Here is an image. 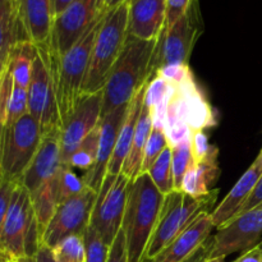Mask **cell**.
Masks as SVG:
<instances>
[{
  "mask_svg": "<svg viewBox=\"0 0 262 262\" xmlns=\"http://www.w3.org/2000/svg\"><path fill=\"white\" fill-rule=\"evenodd\" d=\"M73 2L74 0H51V4H53L54 19H55V17H58L60 13H63L64 10H66Z\"/></svg>",
  "mask_w": 262,
  "mask_h": 262,
  "instance_id": "cell-45",
  "label": "cell"
},
{
  "mask_svg": "<svg viewBox=\"0 0 262 262\" xmlns=\"http://www.w3.org/2000/svg\"><path fill=\"white\" fill-rule=\"evenodd\" d=\"M165 20L166 0H132L128 35L143 41L158 40Z\"/></svg>",
  "mask_w": 262,
  "mask_h": 262,
  "instance_id": "cell-20",
  "label": "cell"
},
{
  "mask_svg": "<svg viewBox=\"0 0 262 262\" xmlns=\"http://www.w3.org/2000/svg\"><path fill=\"white\" fill-rule=\"evenodd\" d=\"M127 2H132V0H105L104 9H102V12H107V10L113 9V8L118 7V5L123 4V3H127Z\"/></svg>",
  "mask_w": 262,
  "mask_h": 262,
  "instance_id": "cell-46",
  "label": "cell"
},
{
  "mask_svg": "<svg viewBox=\"0 0 262 262\" xmlns=\"http://www.w3.org/2000/svg\"><path fill=\"white\" fill-rule=\"evenodd\" d=\"M102 14L99 0H74L63 13L55 17L49 41V51L56 60L91 28Z\"/></svg>",
  "mask_w": 262,
  "mask_h": 262,
  "instance_id": "cell-12",
  "label": "cell"
},
{
  "mask_svg": "<svg viewBox=\"0 0 262 262\" xmlns=\"http://www.w3.org/2000/svg\"><path fill=\"white\" fill-rule=\"evenodd\" d=\"M36 51H37V46L33 45L30 41H20L13 48L9 60H8L13 84L28 89Z\"/></svg>",
  "mask_w": 262,
  "mask_h": 262,
  "instance_id": "cell-25",
  "label": "cell"
},
{
  "mask_svg": "<svg viewBox=\"0 0 262 262\" xmlns=\"http://www.w3.org/2000/svg\"><path fill=\"white\" fill-rule=\"evenodd\" d=\"M205 262H225V258L222 257H215V258H207Z\"/></svg>",
  "mask_w": 262,
  "mask_h": 262,
  "instance_id": "cell-50",
  "label": "cell"
},
{
  "mask_svg": "<svg viewBox=\"0 0 262 262\" xmlns=\"http://www.w3.org/2000/svg\"><path fill=\"white\" fill-rule=\"evenodd\" d=\"M261 204H262V174H261L260 179H258L257 184H256L255 189H253L252 194H251L250 199H248V201L245 204V206H243L242 211L239 212V215L243 214V212L248 211V210L255 209L256 206H258V205H261Z\"/></svg>",
  "mask_w": 262,
  "mask_h": 262,
  "instance_id": "cell-41",
  "label": "cell"
},
{
  "mask_svg": "<svg viewBox=\"0 0 262 262\" xmlns=\"http://www.w3.org/2000/svg\"><path fill=\"white\" fill-rule=\"evenodd\" d=\"M102 15L104 12L91 28L79 38L78 42L69 49L59 60L54 59L50 54L61 128L74 112L82 96V86L86 78L92 48Z\"/></svg>",
  "mask_w": 262,
  "mask_h": 262,
  "instance_id": "cell-4",
  "label": "cell"
},
{
  "mask_svg": "<svg viewBox=\"0 0 262 262\" xmlns=\"http://www.w3.org/2000/svg\"><path fill=\"white\" fill-rule=\"evenodd\" d=\"M193 5V0H166L165 28L171 27L183 15L188 13Z\"/></svg>",
  "mask_w": 262,
  "mask_h": 262,
  "instance_id": "cell-38",
  "label": "cell"
},
{
  "mask_svg": "<svg viewBox=\"0 0 262 262\" xmlns=\"http://www.w3.org/2000/svg\"><path fill=\"white\" fill-rule=\"evenodd\" d=\"M41 141L40 124L30 114H26L13 124L4 125L0 138V173L5 178L20 183Z\"/></svg>",
  "mask_w": 262,
  "mask_h": 262,
  "instance_id": "cell-7",
  "label": "cell"
},
{
  "mask_svg": "<svg viewBox=\"0 0 262 262\" xmlns=\"http://www.w3.org/2000/svg\"><path fill=\"white\" fill-rule=\"evenodd\" d=\"M3 127H4V122L0 120V138H2V132H3Z\"/></svg>",
  "mask_w": 262,
  "mask_h": 262,
  "instance_id": "cell-53",
  "label": "cell"
},
{
  "mask_svg": "<svg viewBox=\"0 0 262 262\" xmlns=\"http://www.w3.org/2000/svg\"><path fill=\"white\" fill-rule=\"evenodd\" d=\"M191 137V136H189ZM173 151V177H174V189L182 191V184H183L184 176L187 170L193 163L191 151V140H186L181 145L171 147Z\"/></svg>",
  "mask_w": 262,
  "mask_h": 262,
  "instance_id": "cell-30",
  "label": "cell"
},
{
  "mask_svg": "<svg viewBox=\"0 0 262 262\" xmlns=\"http://www.w3.org/2000/svg\"><path fill=\"white\" fill-rule=\"evenodd\" d=\"M152 127L154 122L152 115H151V109L143 104L142 112H141L140 118H138L135 137H133L132 148H130L129 155L125 159L124 165H123L122 171H120L130 182L135 181L141 174L143 155H145V147L148 141V137H150L151 130H152Z\"/></svg>",
  "mask_w": 262,
  "mask_h": 262,
  "instance_id": "cell-23",
  "label": "cell"
},
{
  "mask_svg": "<svg viewBox=\"0 0 262 262\" xmlns=\"http://www.w3.org/2000/svg\"><path fill=\"white\" fill-rule=\"evenodd\" d=\"M84 250H86V261L84 262H107L110 247H107L104 241L97 235V233L89 225L83 234Z\"/></svg>",
  "mask_w": 262,
  "mask_h": 262,
  "instance_id": "cell-33",
  "label": "cell"
},
{
  "mask_svg": "<svg viewBox=\"0 0 262 262\" xmlns=\"http://www.w3.org/2000/svg\"><path fill=\"white\" fill-rule=\"evenodd\" d=\"M27 91L28 114L37 120L42 136L61 129L49 45L37 46Z\"/></svg>",
  "mask_w": 262,
  "mask_h": 262,
  "instance_id": "cell-8",
  "label": "cell"
},
{
  "mask_svg": "<svg viewBox=\"0 0 262 262\" xmlns=\"http://www.w3.org/2000/svg\"><path fill=\"white\" fill-rule=\"evenodd\" d=\"M262 174V155L258 154L256 160L252 165L246 170L239 178V181L235 183V186L230 189L224 200L217 205L214 211L210 212L211 219L214 222L215 228L217 230L224 228L230 220L234 219L242 211L243 206L248 201L250 196L252 194L258 179Z\"/></svg>",
  "mask_w": 262,
  "mask_h": 262,
  "instance_id": "cell-18",
  "label": "cell"
},
{
  "mask_svg": "<svg viewBox=\"0 0 262 262\" xmlns=\"http://www.w3.org/2000/svg\"><path fill=\"white\" fill-rule=\"evenodd\" d=\"M168 146L170 145H169L168 137H166L165 128L154 125L147 143H146L141 173H147V171L150 170L151 166L154 165V163L158 160L159 156L161 155V152H163Z\"/></svg>",
  "mask_w": 262,
  "mask_h": 262,
  "instance_id": "cell-29",
  "label": "cell"
},
{
  "mask_svg": "<svg viewBox=\"0 0 262 262\" xmlns=\"http://www.w3.org/2000/svg\"><path fill=\"white\" fill-rule=\"evenodd\" d=\"M171 84H169L161 77L155 76L148 81L147 87H146V94H145V105L148 106L150 109H154L158 106L160 102H163L166 99L171 91Z\"/></svg>",
  "mask_w": 262,
  "mask_h": 262,
  "instance_id": "cell-34",
  "label": "cell"
},
{
  "mask_svg": "<svg viewBox=\"0 0 262 262\" xmlns=\"http://www.w3.org/2000/svg\"><path fill=\"white\" fill-rule=\"evenodd\" d=\"M171 165H173V151L170 146H168L147 171L154 184L158 187V189L164 196L174 191V177Z\"/></svg>",
  "mask_w": 262,
  "mask_h": 262,
  "instance_id": "cell-27",
  "label": "cell"
},
{
  "mask_svg": "<svg viewBox=\"0 0 262 262\" xmlns=\"http://www.w3.org/2000/svg\"><path fill=\"white\" fill-rule=\"evenodd\" d=\"M147 83L143 87H141L137 94L135 95V97L130 100L127 117H125L124 123H123L122 129H120L117 146H115V150L113 152L112 159H110L106 174H113V176L120 174L123 165H124L125 159L129 155V151L132 148L133 137H135L136 133V128H137L138 118H140L143 104H145V94Z\"/></svg>",
  "mask_w": 262,
  "mask_h": 262,
  "instance_id": "cell-21",
  "label": "cell"
},
{
  "mask_svg": "<svg viewBox=\"0 0 262 262\" xmlns=\"http://www.w3.org/2000/svg\"><path fill=\"white\" fill-rule=\"evenodd\" d=\"M107 262H128L127 242H125V234L123 229H120L113 245L110 246Z\"/></svg>",
  "mask_w": 262,
  "mask_h": 262,
  "instance_id": "cell-40",
  "label": "cell"
},
{
  "mask_svg": "<svg viewBox=\"0 0 262 262\" xmlns=\"http://www.w3.org/2000/svg\"><path fill=\"white\" fill-rule=\"evenodd\" d=\"M217 192L219 189H214L207 196L192 197L183 191L174 189L165 194L145 258L158 257L200 214L209 211L216 201Z\"/></svg>",
  "mask_w": 262,
  "mask_h": 262,
  "instance_id": "cell-5",
  "label": "cell"
},
{
  "mask_svg": "<svg viewBox=\"0 0 262 262\" xmlns=\"http://www.w3.org/2000/svg\"><path fill=\"white\" fill-rule=\"evenodd\" d=\"M12 87L13 78L7 63V67H5L4 72H3L2 77H0V120L2 122H4L5 109H7L8 100H9L10 92H12Z\"/></svg>",
  "mask_w": 262,
  "mask_h": 262,
  "instance_id": "cell-39",
  "label": "cell"
},
{
  "mask_svg": "<svg viewBox=\"0 0 262 262\" xmlns=\"http://www.w3.org/2000/svg\"><path fill=\"white\" fill-rule=\"evenodd\" d=\"M42 245V229L36 219L27 189L18 184L0 228V251L10 257H35Z\"/></svg>",
  "mask_w": 262,
  "mask_h": 262,
  "instance_id": "cell-6",
  "label": "cell"
},
{
  "mask_svg": "<svg viewBox=\"0 0 262 262\" xmlns=\"http://www.w3.org/2000/svg\"><path fill=\"white\" fill-rule=\"evenodd\" d=\"M97 193L87 186L81 193L58 205L42 233V245L53 250L71 235H83L90 225Z\"/></svg>",
  "mask_w": 262,
  "mask_h": 262,
  "instance_id": "cell-11",
  "label": "cell"
},
{
  "mask_svg": "<svg viewBox=\"0 0 262 262\" xmlns=\"http://www.w3.org/2000/svg\"><path fill=\"white\" fill-rule=\"evenodd\" d=\"M262 235V204L230 220L212 238L210 257H222L246 252L257 245Z\"/></svg>",
  "mask_w": 262,
  "mask_h": 262,
  "instance_id": "cell-13",
  "label": "cell"
},
{
  "mask_svg": "<svg viewBox=\"0 0 262 262\" xmlns=\"http://www.w3.org/2000/svg\"><path fill=\"white\" fill-rule=\"evenodd\" d=\"M53 253L56 262H84L86 250L83 235H71L66 238L53 248Z\"/></svg>",
  "mask_w": 262,
  "mask_h": 262,
  "instance_id": "cell-28",
  "label": "cell"
},
{
  "mask_svg": "<svg viewBox=\"0 0 262 262\" xmlns=\"http://www.w3.org/2000/svg\"><path fill=\"white\" fill-rule=\"evenodd\" d=\"M189 140H191L192 158H193L194 163H201V161L206 160L211 155L212 151L216 148V146L210 145L209 138L202 129L191 130Z\"/></svg>",
  "mask_w": 262,
  "mask_h": 262,
  "instance_id": "cell-35",
  "label": "cell"
},
{
  "mask_svg": "<svg viewBox=\"0 0 262 262\" xmlns=\"http://www.w3.org/2000/svg\"><path fill=\"white\" fill-rule=\"evenodd\" d=\"M9 262H36V256L35 257H31V256H25V257H9Z\"/></svg>",
  "mask_w": 262,
  "mask_h": 262,
  "instance_id": "cell-47",
  "label": "cell"
},
{
  "mask_svg": "<svg viewBox=\"0 0 262 262\" xmlns=\"http://www.w3.org/2000/svg\"><path fill=\"white\" fill-rule=\"evenodd\" d=\"M18 184H19L18 182L10 181V179L5 178L0 173V228H2L3 223H4L5 216H7L10 202H12L13 193H14Z\"/></svg>",
  "mask_w": 262,
  "mask_h": 262,
  "instance_id": "cell-37",
  "label": "cell"
},
{
  "mask_svg": "<svg viewBox=\"0 0 262 262\" xmlns=\"http://www.w3.org/2000/svg\"><path fill=\"white\" fill-rule=\"evenodd\" d=\"M260 154H261V155H262V150H261V152H260Z\"/></svg>",
  "mask_w": 262,
  "mask_h": 262,
  "instance_id": "cell-55",
  "label": "cell"
},
{
  "mask_svg": "<svg viewBox=\"0 0 262 262\" xmlns=\"http://www.w3.org/2000/svg\"><path fill=\"white\" fill-rule=\"evenodd\" d=\"M155 76L164 78L171 86H179L183 82H186L187 79L192 78L193 73L189 69L188 64H179V66H168L158 69L152 76V78Z\"/></svg>",
  "mask_w": 262,
  "mask_h": 262,
  "instance_id": "cell-36",
  "label": "cell"
},
{
  "mask_svg": "<svg viewBox=\"0 0 262 262\" xmlns=\"http://www.w3.org/2000/svg\"><path fill=\"white\" fill-rule=\"evenodd\" d=\"M200 31V14L191 9L171 27H164L151 56L150 79L158 69L164 67L188 64Z\"/></svg>",
  "mask_w": 262,
  "mask_h": 262,
  "instance_id": "cell-10",
  "label": "cell"
},
{
  "mask_svg": "<svg viewBox=\"0 0 262 262\" xmlns=\"http://www.w3.org/2000/svg\"><path fill=\"white\" fill-rule=\"evenodd\" d=\"M36 262H56L54 257L53 250L45 245H41L38 248L37 253H36Z\"/></svg>",
  "mask_w": 262,
  "mask_h": 262,
  "instance_id": "cell-44",
  "label": "cell"
},
{
  "mask_svg": "<svg viewBox=\"0 0 262 262\" xmlns=\"http://www.w3.org/2000/svg\"><path fill=\"white\" fill-rule=\"evenodd\" d=\"M214 228L210 212L204 211L154 260L156 262H184L188 260L209 239Z\"/></svg>",
  "mask_w": 262,
  "mask_h": 262,
  "instance_id": "cell-19",
  "label": "cell"
},
{
  "mask_svg": "<svg viewBox=\"0 0 262 262\" xmlns=\"http://www.w3.org/2000/svg\"><path fill=\"white\" fill-rule=\"evenodd\" d=\"M128 107H129V102L117 107L100 120V142L96 164L94 169L89 174H84L83 177L84 183L96 192H99L101 188V184L107 173V166L117 146L122 125L127 117Z\"/></svg>",
  "mask_w": 262,
  "mask_h": 262,
  "instance_id": "cell-16",
  "label": "cell"
},
{
  "mask_svg": "<svg viewBox=\"0 0 262 262\" xmlns=\"http://www.w3.org/2000/svg\"><path fill=\"white\" fill-rule=\"evenodd\" d=\"M60 132L61 129H56L42 136L32 163L20 179V184L30 194L60 177L64 166L60 152Z\"/></svg>",
  "mask_w": 262,
  "mask_h": 262,
  "instance_id": "cell-15",
  "label": "cell"
},
{
  "mask_svg": "<svg viewBox=\"0 0 262 262\" xmlns=\"http://www.w3.org/2000/svg\"><path fill=\"white\" fill-rule=\"evenodd\" d=\"M164 194L148 173H141L130 183L122 229L127 242L128 262H143L151 235L158 223Z\"/></svg>",
  "mask_w": 262,
  "mask_h": 262,
  "instance_id": "cell-2",
  "label": "cell"
},
{
  "mask_svg": "<svg viewBox=\"0 0 262 262\" xmlns=\"http://www.w3.org/2000/svg\"><path fill=\"white\" fill-rule=\"evenodd\" d=\"M130 183L132 182L123 173L118 176L106 174L97 193L90 227L107 247L113 245L122 229Z\"/></svg>",
  "mask_w": 262,
  "mask_h": 262,
  "instance_id": "cell-9",
  "label": "cell"
},
{
  "mask_svg": "<svg viewBox=\"0 0 262 262\" xmlns=\"http://www.w3.org/2000/svg\"><path fill=\"white\" fill-rule=\"evenodd\" d=\"M26 41L17 14L15 0H0V60L8 63L13 48Z\"/></svg>",
  "mask_w": 262,
  "mask_h": 262,
  "instance_id": "cell-24",
  "label": "cell"
},
{
  "mask_svg": "<svg viewBox=\"0 0 262 262\" xmlns=\"http://www.w3.org/2000/svg\"><path fill=\"white\" fill-rule=\"evenodd\" d=\"M191 10H193L194 13L200 14V12H199V0H193V5L191 7Z\"/></svg>",
  "mask_w": 262,
  "mask_h": 262,
  "instance_id": "cell-49",
  "label": "cell"
},
{
  "mask_svg": "<svg viewBox=\"0 0 262 262\" xmlns=\"http://www.w3.org/2000/svg\"><path fill=\"white\" fill-rule=\"evenodd\" d=\"M2 74H3V73H2ZM2 74H0V77H2Z\"/></svg>",
  "mask_w": 262,
  "mask_h": 262,
  "instance_id": "cell-56",
  "label": "cell"
},
{
  "mask_svg": "<svg viewBox=\"0 0 262 262\" xmlns=\"http://www.w3.org/2000/svg\"><path fill=\"white\" fill-rule=\"evenodd\" d=\"M130 2L104 12L82 86V95L102 91L110 71L119 58L128 36Z\"/></svg>",
  "mask_w": 262,
  "mask_h": 262,
  "instance_id": "cell-3",
  "label": "cell"
},
{
  "mask_svg": "<svg viewBox=\"0 0 262 262\" xmlns=\"http://www.w3.org/2000/svg\"><path fill=\"white\" fill-rule=\"evenodd\" d=\"M104 3H105V0H99V7H100V9H101V12H102V9H104Z\"/></svg>",
  "mask_w": 262,
  "mask_h": 262,
  "instance_id": "cell-52",
  "label": "cell"
},
{
  "mask_svg": "<svg viewBox=\"0 0 262 262\" xmlns=\"http://www.w3.org/2000/svg\"><path fill=\"white\" fill-rule=\"evenodd\" d=\"M9 257L10 256H8L7 253H4L0 251V262H9Z\"/></svg>",
  "mask_w": 262,
  "mask_h": 262,
  "instance_id": "cell-48",
  "label": "cell"
},
{
  "mask_svg": "<svg viewBox=\"0 0 262 262\" xmlns=\"http://www.w3.org/2000/svg\"><path fill=\"white\" fill-rule=\"evenodd\" d=\"M143 262H156V261L154 260V258H145V260H143Z\"/></svg>",
  "mask_w": 262,
  "mask_h": 262,
  "instance_id": "cell-54",
  "label": "cell"
},
{
  "mask_svg": "<svg viewBox=\"0 0 262 262\" xmlns=\"http://www.w3.org/2000/svg\"><path fill=\"white\" fill-rule=\"evenodd\" d=\"M86 187L87 184L84 183L83 179L78 178L73 173L71 166L64 165L60 174V181H59V204L67 201L71 197L77 196Z\"/></svg>",
  "mask_w": 262,
  "mask_h": 262,
  "instance_id": "cell-32",
  "label": "cell"
},
{
  "mask_svg": "<svg viewBox=\"0 0 262 262\" xmlns=\"http://www.w3.org/2000/svg\"><path fill=\"white\" fill-rule=\"evenodd\" d=\"M5 67H7V63H4V61H2V60H0V74H2L3 72H4Z\"/></svg>",
  "mask_w": 262,
  "mask_h": 262,
  "instance_id": "cell-51",
  "label": "cell"
},
{
  "mask_svg": "<svg viewBox=\"0 0 262 262\" xmlns=\"http://www.w3.org/2000/svg\"><path fill=\"white\" fill-rule=\"evenodd\" d=\"M211 246H212V238H209V239L205 242V245L194 253L193 256L186 260L184 262H205L207 258L210 257V251H211Z\"/></svg>",
  "mask_w": 262,
  "mask_h": 262,
  "instance_id": "cell-43",
  "label": "cell"
},
{
  "mask_svg": "<svg viewBox=\"0 0 262 262\" xmlns=\"http://www.w3.org/2000/svg\"><path fill=\"white\" fill-rule=\"evenodd\" d=\"M219 150L217 147L211 152L206 160L201 163H192L184 176L182 191L192 197H204L211 192V186L220 176L217 164Z\"/></svg>",
  "mask_w": 262,
  "mask_h": 262,
  "instance_id": "cell-22",
  "label": "cell"
},
{
  "mask_svg": "<svg viewBox=\"0 0 262 262\" xmlns=\"http://www.w3.org/2000/svg\"><path fill=\"white\" fill-rule=\"evenodd\" d=\"M100 142V123L86 138L81 142V145L74 150L69 158L68 165L71 168H78L89 174L94 169L96 164L97 152H99Z\"/></svg>",
  "mask_w": 262,
  "mask_h": 262,
  "instance_id": "cell-26",
  "label": "cell"
},
{
  "mask_svg": "<svg viewBox=\"0 0 262 262\" xmlns=\"http://www.w3.org/2000/svg\"><path fill=\"white\" fill-rule=\"evenodd\" d=\"M15 7L26 41L49 45L54 25L51 0H15Z\"/></svg>",
  "mask_w": 262,
  "mask_h": 262,
  "instance_id": "cell-17",
  "label": "cell"
},
{
  "mask_svg": "<svg viewBox=\"0 0 262 262\" xmlns=\"http://www.w3.org/2000/svg\"><path fill=\"white\" fill-rule=\"evenodd\" d=\"M156 40L143 41L127 36L119 58L102 89L101 119L122 105L128 104L138 90L150 81V63Z\"/></svg>",
  "mask_w": 262,
  "mask_h": 262,
  "instance_id": "cell-1",
  "label": "cell"
},
{
  "mask_svg": "<svg viewBox=\"0 0 262 262\" xmlns=\"http://www.w3.org/2000/svg\"><path fill=\"white\" fill-rule=\"evenodd\" d=\"M28 114V91L25 87L13 84L7 109H5L4 125H10Z\"/></svg>",
  "mask_w": 262,
  "mask_h": 262,
  "instance_id": "cell-31",
  "label": "cell"
},
{
  "mask_svg": "<svg viewBox=\"0 0 262 262\" xmlns=\"http://www.w3.org/2000/svg\"><path fill=\"white\" fill-rule=\"evenodd\" d=\"M101 107L102 91L81 96L76 109L60 132V152L64 165H68L69 158L74 150L99 125Z\"/></svg>",
  "mask_w": 262,
  "mask_h": 262,
  "instance_id": "cell-14",
  "label": "cell"
},
{
  "mask_svg": "<svg viewBox=\"0 0 262 262\" xmlns=\"http://www.w3.org/2000/svg\"><path fill=\"white\" fill-rule=\"evenodd\" d=\"M233 262H262V243L243 252L242 256Z\"/></svg>",
  "mask_w": 262,
  "mask_h": 262,
  "instance_id": "cell-42",
  "label": "cell"
}]
</instances>
